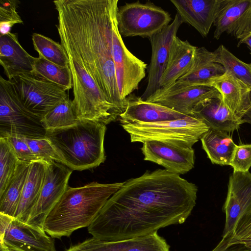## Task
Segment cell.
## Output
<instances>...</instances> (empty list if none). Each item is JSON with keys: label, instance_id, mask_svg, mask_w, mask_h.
Returning <instances> with one entry per match:
<instances>
[{"label": "cell", "instance_id": "cell-1", "mask_svg": "<svg viewBox=\"0 0 251 251\" xmlns=\"http://www.w3.org/2000/svg\"><path fill=\"white\" fill-rule=\"evenodd\" d=\"M198 187L165 169L130 179L106 201L88 227L93 237L117 241L145 236L183 223L195 207Z\"/></svg>", "mask_w": 251, "mask_h": 251}, {"label": "cell", "instance_id": "cell-2", "mask_svg": "<svg viewBox=\"0 0 251 251\" xmlns=\"http://www.w3.org/2000/svg\"><path fill=\"white\" fill-rule=\"evenodd\" d=\"M118 0H56V27L68 57L84 67L107 100L123 113L112 53Z\"/></svg>", "mask_w": 251, "mask_h": 251}, {"label": "cell", "instance_id": "cell-3", "mask_svg": "<svg viewBox=\"0 0 251 251\" xmlns=\"http://www.w3.org/2000/svg\"><path fill=\"white\" fill-rule=\"evenodd\" d=\"M123 184L93 182L78 187L68 186L47 215L44 224L45 231L53 239H61L88 227Z\"/></svg>", "mask_w": 251, "mask_h": 251}, {"label": "cell", "instance_id": "cell-4", "mask_svg": "<svg viewBox=\"0 0 251 251\" xmlns=\"http://www.w3.org/2000/svg\"><path fill=\"white\" fill-rule=\"evenodd\" d=\"M106 130V125L102 123L79 119L67 127L46 130L45 137L52 145L62 164L72 170L82 171L104 162Z\"/></svg>", "mask_w": 251, "mask_h": 251}, {"label": "cell", "instance_id": "cell-5", "mask_svg": "<svg viewBox=\"0 0 251 251\" xmlns=\"http://www.w3.org/2000/svg\"><path fill=\"white\" fill-rule=\"evenodd\" d=\"M68 57L73 80L72 102L78 119L105 125L119 119L122 112L107 100L84 67Z\"/></svg>", "mask_w": 251, "mask_h": 251}, {"label": "cell", "instance_id": "cell-6", "mask_svg": "<svg viewBox=\"0 0 251 251\" xmlns=\"http://www.w3.org/2000/svg\"><path fill=\"white\" fill-rule=\"evenodd\" d=\"M129 134L131 142L148 141L192 148L208 129L202 122L191 116L172 121L121 125Z\"/></svg>", "mask_w": 251, "mask_h": 251}, {"label": "cell", "instance_id": "cell-7", "mask_svg": "<svg viewBox=\"0 0 251 251\" xmlns=\"http://www.w3.org/2000/svg\"><path fill=\"white\" fill-rule=\"evenodd\" d=\"M41 118L20 101L13 82L0 77V137L15 135L28 138L46 136Z\"/></svg>", "mask_w": 251, "mask_h": 251}, {"label": "cell", "instance_id": "cell-8", "mask_svg": "<svg viewBox=\"0 0 251 251\" xmlns=\"http://www.w3.org/2000/svg\"><path fill=\"white\" fill-rule=\"evenodd\" d=\"M116 19L122 37L148 38L168 25L172 20L167 11L153 2L139 0L118 7Z\"/></svg>", "mask_w": 251, "mask_h": 251}, {"label": "cell", "instance_id": "cell-9", "mask_svg": "<svg viewBox=\"0 0 251 251\" xmlns=\"http://www.w3.org/2000/svg\"><path fill=\"white\" fill-rule=\"evenodd\" d=\"M11 81L22 104L41 119L60 101L68 98L62 87L33 73L20 75Z\"/></svg>", "mask_w": 251, "mask_h": 251}, {"label": "cell", "instance_id": "cell-10", "mask_svg": "<svg viewBox=\"0 0 251 251\" xmlns=\"http://www.w3.org/2000/svg\"><path fill=\"white\" fill-rule=\"evenodd\" d=\"M116 13L112 26L113 58L120 98L126 104V98L138 89L140 82L145 77L147 64L125 46L118 30Z\"/></svg>", "mask_w": 251, "mask_h": 251}, {"label": "cell", "instance_id": "cell-11", "mask_svg": "<svg viewBox=\"0 0 251 251\" xmlns=\"http://www.w3.org/2000/svg\"><path fill=\"white\" fill-rule=\"evenodd\" d=\"M72 170L62 163H46L38 199L25 223L42 228L45 219L67 189Z\"/></svg>", "mask_w": 251, "mask_h": 251}, {"label": "cell", "instance_id": "cell-12", "mask_svg": "<svg viewBox=\"0 0 251 251\" xmlns=\"http://www.w3.org/2000/svg\"><path fill=\"white\" fill-rule=\"evenodd\" d=\"M222 98L220 93L209 85H188L176 81L158 89L146 101L156 103L187 116L192 115L195 107L211 98Z\"/></svg>", "mask_w": 251, "mask_h": 251}, {"label": "cell", "instance_id": "cell-13", "mask_svg": "<svg viewBox=\"0 0 251 251\" xmlns=\"http://www.w3.org/2000/svg\"><path fill=\"white\" fill-rule=\"evenodd\" d=\"M182 23L180 16L176 13L170 24L149 38L151 46V56L147 86L140 97L143 100H147L160 88V81L167 64L172 42Z\"/></svg>", "mask_w": 251, "mask_h": 251}, {"label": "cell", "instance_id": "cell-14", "mask_svg": "<svg viewBox=\"0 0 251 251\" xmlns=\"http://www.w3.org/2000/svg\"><path fill=\"white\" fill-rule=\"evenodd\" d=\"M53 239L47 235L44 228L14 217L0 236V246L13 251H56Z\"/></svg>", "mask_w": 251, "mask_h": 251}, {"label": "cell", "instance_id": "cell-15", "mask_svg": "<svg viewBox=\"0 0 251 251\" xmlns=\"http://www.w3.org/2000/svg\"><path fill=\"white\" fill-rule=\"evenodd\" d=\"M141 151L144 160L161 165L171 173L184 174L194 167L195 152L192 148L148 141L143 143Z\"/></svg>", "mask_w": 251, "mask_h": 251}, {"label": "cell", "instance_id": "cell-16", "mask_svg": "<svg viewBox=\"0 0 251 251\" xmlns=\"http://www.w3.org/2000/svg\"><path fill=\"white\" fill-rule=\"evenodd\" d=\"M213 25L215 39L225 32L239 39L251 30V0H223Z\"/></svg>", "mask_w": 251, "mask_h": 251}, {"label": "cell", "instance_id": "cell-17", "mask_svg": "<svg viewBox=\"0 0 251 251\" xmlns=\"http://www.w3.org/2000/svg\"><path fill=\"white\" fill-rule=\"evenodd\" d=\"M65 251H170V246L157 232L145 236L117 241L94 237L71 246Z\"/></svg>", "mask_w": 251, "mask_h": 251}, {"label": "cell", "instance_id": "cell-18", "mask_svg": "<svg viewBox=\"0 0 251 251\" xmlns=\"http://www.w3.org/2000/svg\"><path fill=\"white\" fill-rule=\"evenodd\" d=\"M126 107L119 119L121 125L152 123L176 120L187 116L161 104L148 102L130 94L126 99Z\"/></svg>", "mask_w": 251, "mask_h": 251}, {"label": "cell", "instance_id": "cell-19", "mask_svg": "<svg viewBox=\"0 0 251 251\" xmlns=\"http://www.w3.org/2000/svg\"><path fill=\"white\" fill-rule=\"evenodd\" d=\"M223 0H171L182 23L206 37L218 15Z\"/></svg>", "mask_w": 251, "mask_h": 251}, {"label": "cell", "instance_id": "cell-20", "mask_svg": "<svg viewBox=\"0 0 251 251\" xmlns=\"http://www.w3.org/2000/svg\"><path fill=\"white\" fill-rule=\"evenodd\" d=\"M191 116L204 123L209 128L230 133L244 124L225 104L222 98H211L198 104Z\"/></svg>", "mask_w": 251, "mask_h": 251}, {"label": "cell", "instance_id": "cell-21", "mask_svg": "<svg viewBox=\"0 0 251 251\" xmlns=\"http://www.w3.org/2000/svg\"><path fill=\"white\" fill-rule=\"evenodd\" d=\"M35 58L22 47L17 33L0 35V64L8 80L32 73Z\"/></svg>", "mask_w": 251, "mask_h": 251}, {"label": "cell", "instance_id": "cell-22", "mask_svg": "<svg viewBox=\"0 0 251 251\" xmlns=\"http://www.w3.org/2000/svg\"><path fill=\"white\" fill-rule=\"evenodd\" d=\"M209 85L220 93L225 104L236 116L243 118L251 105V87L227 72L213 79Z\"/></svg>", "mask_w": 251, "mask_h": 251}, {"label": "cell", "instance_id": "cell-23", "mask_svg": "<svg viewBox=\"0 0 251 251\" xmlns=\"http://www.w3.org/2000/svg\"><path fill=\"white\" fill-rule=\"evenodd\" d=\"M197 47L187 40L175 37L171 44L168 60L160 81V88L177 81L192 66Z\"/></svg>", "mask_w": 251, "mask_h": 251}, {"label": "cell", "instance_id": "cell-24", "mask_svg": "<svg viewBox=\"0 0 251 251\" xmlns=\"http://www.w3.org/2000/svg\"><path fill=\"white\" fill-rule=\"evenodd\" d=\"M225 72L223 66L214 62L213 52L204 47H197L192 67L177 82L188 85H209Z\"/></svg>", "mask_w": 251, "mask_h": 251}, {"label": "cell", "instance_id": "cell-25", "mask_svg": "<svg viewBox=\"0 0 251 251\" xmlns=\"http://www.w3.org/2000/svg\"><path fill=\"white\" fill-rule=\"evenodd\" d=\"M46 163L36 161L30 163L15 218L26 222L36 202L43 184Z\"/></svg>", "mask_w": 251, "mask_h": 251}, {"label": "cell", "instance_id": "cell-26", "mask_svg": "<svg viewBox=\"0 0 251 251\" xmlns=\"http://www.w3.org/2000/svg\"><path fill=\"white\" fill-rule=\"evenodd\" d=\"M200 140L212 163L230 166L237 145L229 133L209 128Z\"/></svg>", "mask_w": 251, "mask_h": 251}, {"label": "cell", "instance_id": "cell-27", "mask_svg": "<svg viewBox=\"0 0 251 251\" xmlns=\"http://www.w3.org/2000/svg\"><path fill=\"white\" fill-rule=\"evenodd\" d=\"M30 163L20 162L17 171L2 196L0 213L15 217Z\"/></svg>", "mask_w": 251, "mask_h": 251}, {"label": "cell", "instance_id": "cell-28", "mask_svg": "<svg viewBox=\"0 0 251 251\" xmlns=\"http://www.w3.org/2000/svg\"><path fill=\"white\" fill-rule=\"evenodd\" d=\"M32 73L59 85L66 91L73 87L69 66H59L39 55L35 58Z\"/></svg>", "mask_w": 251, "mask_h": 251}, {"label": "cell", "instance_id": "cell-29", "mask_svg": "<svg viewBox=\"0 0 251 251\" xmlns=\"http://www.w3.org/2000/svg\"><path fill=\"white\" fill-rule=\"evenodd\" d=\"M78 119L72 100H63L46 113L41 119L46 130L67 127L75 124Z\"/></svg>", "mask_w": 251, "mask_h": 251}, {"label": "cell", "instance_id": "cell-30", "mask_svg": "<svg viewBox=\"0 0 251 251\" xmlns=\"http://www.w3.org/2000/svg\"><path fill=\"white\" fill-rule=\"evenodd\" d=\"M213 53L214 62L223 66L226 72L251 87V69L249 64L240 60L223 45H220Z\"/></svg>", "mask_w": 251, "mask_h": 251}, {"label": "cell", "instance_id": "cell-31", "mask_svg": "<svg viewBox=\"0 0 251 251\" xmlns=\"http://www.w3.org/2000/svg\"><path fill=\"white\" fill-rule=\"evenodd\" d=\"M32 40L34 48L39 56L59 66H69V57L61 44L37 33L33 34Z\"/></svg>", "mask_w": 251, "mask_h": 251}, {"label": "cell", "instance_id": "cell-32", "mask_svg": "<svg viewBox=\"0 0 251 251\" xmlns=\"http://www.w3.org/2000/svg\"><path fill=\"white\" fill-rule=\"evenodd\" d=\"M20 162L7 140L0 137V197L14 176Z\"/></svg>", "mask_w": 251, "mask_h": 251}, {"label": "cell", "instance_id": "cell-33", "mask_svg": "<svg viewBox=\"0 0 251 251\" xmlns=\"http://www.w3.org/2000/svg\"><path fill=\"white\" fill-rule=\"evenodd\" d=\"M19 2L16 0H0V35H5L10 32L11 28L15 24L23 23V21L17 11Z\"/></svg>", "mask_w": 251, "mask_h": 251}, {"label": "cell", "instance_id": "cell-34", "mask_svg": "<svg viewBox=\"0 0 251 251\" xmlns=\"http://www.w3.org/2000/svg\"><path fill=\"white\" fill-rule=\"evenodd\" d=\"M24 139L32 152L40 160L47 164L53 162L61 163L60 157L46 137Z\"/></svg>", "mask_w": 251, "mask_h": 251}, {"label": "cell", "instance_id": "cell-35", "mask_svg": "<svg viewBox=\"0 0 251 251\" xmlns=\"http://www.w3.org/2000/svg\"><path fill=\"white\" fill-rule=\"evenodd\" d=\"M229 242L243 244L251 249V209L243 213L237 220Z\"/></svg>", "mask_w": 251, "mask_h": 251}, {"label": "cell", "instance_id": "cell-36", "mask_svg": "<svg viewBox=\"0 0 251 251\" xmlns=\"http://www.w3.org/2000/svg\"><path fill=\"white\" fill-rule=\"evenodd\" d=\"M230 166L233 172L249 171L251 167V144L236 146Z\"/></svg>", "mask_w": 251, "mask_h": 251}, {"label": "cell", "instance_id": "cell-37", "mask_svg": "<svg viewBox=\"0 0 251 251\" xmlns=\"http://www.w3.org/2000/svg\"><path fill=\"white\" fill-rule=\"evenodd\" d=\"M3 138L8 142L20 161L31 163L40 160L32 152L24 137L8 135Z\"/></svg>", "mask_w": 251, "mask_h": 251}, {"label": "cell", "instance_id": "cell-38", "mask_svg": "<svg viewBox=\"0 0 251 251\" xmlns=\"http://www.w3.org/2000/svg\"><path fill=\"white\" fill-rule=\"evenodd\" d=\"M230 233L223 236L222 240L211 251H251V249L243 244L230 243Z\"/></svg>", "mask_w": 251, "mask_h": 251}, {"label": "cell", "instance_id": "cell-39", "mask_svg": "<svg viewBox=\"0 0 251 251\" xmlns=\"http://www.w3.org/2000/svg\"><path fill=\"white\" fill-rule=\"evenodd\" d=\"M242 44L247 46L251 54V30L239 39L237 46L239 47Z\"/></svg>", "mask_w": 251, "mask_h": 251}, {"label": "cell", "instance_id": "cell-40", "mask_svg": "<svg viewBox=\"0 0 251 251\" xmlns=\"http://www.w3.org/2000/svg\"><path fill=\"white\" fill-rule=\"evenodd\" d=\"M242 119L244 121L245 123H247L251 125V99L250 106L248 110L247 111Z\"/></svg>", "mask_w": 251, "mask_h": 251}, {"label": "cell", "instance_id": "cell-41", "mask_svg": "<svg viewBox=\"0 0 251 251\" xmlns=\"http://www.w3.org/2000/svg\"><path fill=\"white\" fill-rule=\"evenodd\" d=\"M0 251H13L11 250L5 246H0Z\"/></svg>", "mask_w": 251, "mask_h": 251}, {"label": "cell", "instance_id": "cell-42", "mask_svg": "<svg viewBox=\"0 0 251 251\" xmlns=\"http://www.w3.org/2000/svg\"><path fill=\"white\" fill-rule=\"evenodd\" d=\"M249 65H250V68L251 69V64H249Z\"/></svg>", "mask_w": 251, "mask_h": 251}]
</instances>
